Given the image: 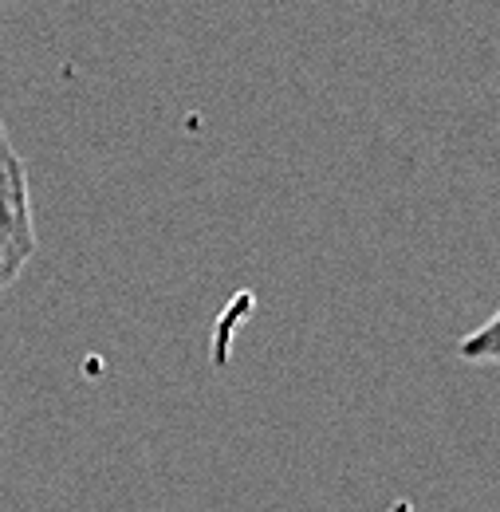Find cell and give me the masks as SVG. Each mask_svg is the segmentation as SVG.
Listing matches in <instances>:
<instances>
[{"instance_id": "obj_1", "label": "cell", "mask_w": 500, "mask_h": 512, "mask_svg": "<svg viewBox=\"0 0 500 512\" xmlns=\"http://www.w3.org/2000/svg\"><path fill=\"white\" fill-rule=\"evenodd\" d=\"M36 249L40 241H36L28 166L12 146H4L0 150V292L20 280Z\"/></svg>"}, {"instance_id": "obj_2", "label": "cell", "mask_w": 500, "mask_h": 512, "mask_svg": "<svg viewBox=\"0 0 500 512\" xmlns=\"http://www.w3.org/2000/svg\"><path fill=\"white\" fill-rule=\"evenodd\" d=\"M457 355L465 363H489V367H500V308L481 323L473 327L461 343H457Z\"/></svg>"}, {"instance_id": "obj_3", "label": "cell", "mask_w": 500, "mask_h": 512, "mask_svg": "<svg viewBox=\"0 0 500 512\" xmlns=\"http://www.w3.org/2000/svg\"><path fill=\"white\" fill-rule=\"evenodd\" d=\"M0 146H8V130H4V119H0Z\"/></svg>"}, {"instance_id": "obj_4", "label": "cell", "mask_w": 500, "mask_h": 512, "mask_svg": "<svg viewBox=\"0 0 500 512\" xmlns=\"http://www.w3.org/2000/svg\"><path fill=\"white\" fill-rule=\"evenodd\" d=\"M0 150H4V146H0Z\"/></svg>"}]
</instances>
